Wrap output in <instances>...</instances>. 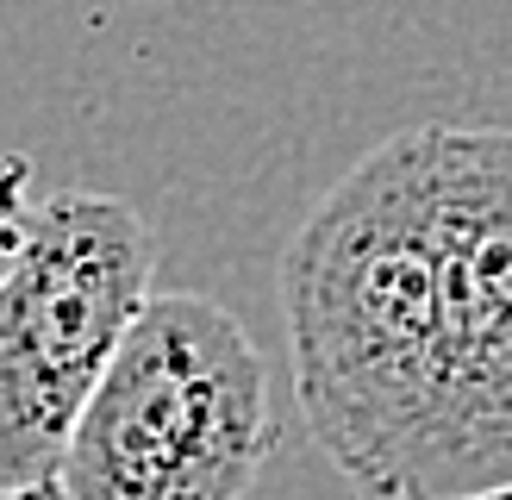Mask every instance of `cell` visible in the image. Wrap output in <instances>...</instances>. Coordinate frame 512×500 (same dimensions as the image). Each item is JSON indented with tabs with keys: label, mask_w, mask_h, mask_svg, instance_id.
<instances>
[{
	"label": "cell",
	"mask_w": 512,
	"mask_h": 500,
	"mask_svg": "<svg viewBox=\"0 0 512 500\" xmlns=\"http://www.w3.org/2000/svg\"><path fill=\"white\" fill-rule=\"evenodd\" d=\"M25 188H32V163L0 150V275H7L13 250L25 244V225H32V207H38Z\"/></svg>",
	"instance_id": "5"
},
{
	"label": "cell",
	"mask_w": 512,
	"mask_h": 500,
	"mask_svg": "<svg viewBox=\"0 0 512 500\" xmlns=\"http://www.w3.org/2000/svg\"><path fill=\"white\" fill-rule=\"evenodd\" d=\"M0 500H63L50 482H38V488H0Z\"/></svg>",
	"instance_id": "6"
},
{
	"label": "cell",
	"mask_w": 512,
	"mask_h": 500,
	"mask_svg": "<svg viewBox=\"0 0 512 500\" xmlns=\"http://www.w3.org/2000/svg\"><path fill=\"white\" fill-rule=\"evenodd\" d=\"M450 500H512V482H488V488H469V494H450Z\"/></svg>",
	"instance_id": "7"
},
{
	"label": "cell",
	"mask_w": 512,
	"mask_h": 500,
	"mask_svg": "<svg viewBox=\"0 0 512 500\" xmlns=\"http://www.w3.org/2000/svg\"><path fill=\"white\" fill-rule=\"evenodd\" d=\"M444 382L425 500L512 482V125H438Z\"/></svg>",
	"instance_id": "4"
},
{
	"label": "cell",
	"mask_w": 512,
	"mask_h": 500,
	"mask_svg": "<svg viewBox=\"0 0 512 500\" xmlns=\"http://www.w3.org/2000/svg\"><path fill=\"white\" fill-rule=\"evenodd\" d=\"M294 394L363 500H425L444 382L438 125L381 138L281 257Z\"/></svg>",
	"instance_id": "1"
},
{
	"label": "cell",
	"mask_w": 512,
	"mask_h": 500,
	"mask_svg": "<svg viewBox=\"0 0 512 500\" xmlns=\"http://www.w3.org/2000/svg\"><path fill=\"white\" fill-rule=\"evenodd\" d=\"M275 438L250 332L207 294H157L75 413L50 488L63 500H244Z\"/></svg>",
	"instance_id": "2"
},
{
	"label": "cell",
	"mask_w": 512,
	"mask_h": 500,
	"mask_svg": "<svg viewBox=\"0 0 512 500\" xmlns=\"http://www.w3.org/2000/svg\"><path fill=\"white\" fill-rule=\"evenodd\" d=\"M157 232L119 194L63 188L32 207L0 275V488L57 475L75 413L150 300Z\"/></svg>",
	"instance_id": "3"
}]
</instances>
